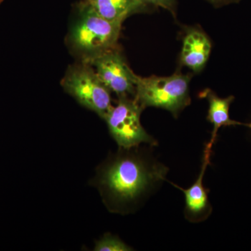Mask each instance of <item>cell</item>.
<instances>
[{"mask_svg":"<svg viewBox=\"0 0 251 251\" xmlns=\"http://www.w3.org/2000/svg\"><path fill=\"white\" fill-rule=\"evenodd\" d=\"M208 1H210L211 4H214V6H221L232 4V3L239 2L240 0H208Z\"/></svg>","mask_w":251,"mask_h":251,"instance_id":"cell-13","label":"cell"},{"mask_svg":"<svg viewBox=\"0 0 251 251\" xmlns=\"http://www.w3.org/2000/svg\"><path fill=\"white\" fill-rule=\"evenodd\" d=\"M62 85L79 103L103 120L113 106L110 91L87 63L82 62L69 68Z\"/></svg>","mask_w":251,"mask_h":251,"instance_id":"cell-4","label":"cell"},{"mask_svg":"<svg viewBox=\"0 0 251 251\" xmlns=\"http://www.w3.org/2000/svg\"><path fill=\"white\" fill-rule=\"evenodd\" d=\"M135 2L138 11L148 7H161L175 14L176 0H135Z\"/></svg>","mask_w":251,"mask_h":251,"instance_id":"cell-12","label":"cell"},{"mask_svg":"<svg viewBox=\"0 0 251 251\" xmlns=\"http://www.w3.org/2000/svg\"><path fill=\"white\" fill-rule=\"evenodd\" d=\"M73 25L69 43L74 52L86 62L117 47L121 23L112 22L87 11Z\"/></svg>","mask_w":251,"mask_h":251,"instance_id":"cell-2","label":"cell"},{"mask_svg":"<svg viewBox=\"0 0 251 251\" xmlns=\"http://www.w3.org/2000/svg\"><path fill=\"white\" fill-rule=\"evenodd\" d=\"M86 63L92 66L104 85L118 97L135 96L138 75L132 72L117 47Z\"/></svg>","mask_w":251,"mask_h":251,"instance_id":"cell-6","label":"cell"},{"mask_svg":"<svg viewBox=\"0 0 251 251\" xmlns=\"http://www.w3.org/2000/svg\"><path fill=\"white\" fill-rule=\"evenodd\" d=\"M191 76L175 74L171 76H137L135 100L143 109L156 107L177 116L191 103L189 82Z\"/></svg>","mask_w":251,"mask_h":251,"instance_id":"cell-3","label":"cell"},{"mask_svg":"<svg viewBox=\"0 0 251 251\" xmlns=\"http://www.w3.org/2000/svg\"><path fill=\"white\" fill-rule=\"evenodd\" d=\"M211 50V41L207 36L201 29L189 28L183 41L180 62L193 72L199 73L205 66Z\"/></svg>","mask_w":251,"mask_h":251,"instance_id":"cell-8","label":"cell"},{"mask_svg":"<svg viewBox=\"0 0 251 251\" xmlns=\"http://www.w3.org/2000/svg\"><path fill=\"white\" fill-rule=\"evenodd\" d=\"M166 167L151 164L138 155L125 153L108 162L98 176L99 187L115 204L134 202L156 183L163 181Z\"/></svg>","mask_w":251,"mask_h":251,"instance_id":"cell-1","label":"cell"},{"mask_svg":"<svg viewBox=\"0 0 251 251\" xmlns=\"http://www.w3.org/2000/svg\"><path fill=\"white\" fill-rule=\"evenodd\" d=\"M212 146L206 144L204 149V158L201 173L197 180L188 189L173 184L175 187L183 191L185 196V216L189 221L198 222L206 219L211 214V206L208 199L207 190L203 185V178L206 168L210 163V156Z\"/></svg>","mask_w":251,"mask_h":251,"instance_id":"cell-7","label":"cell"},{"mask_svg":"<svg viewBox=\"0 0 251 251\" xmlns=\"http://www.w3.org/2000/svg\"><path fill=\"white\" fill-rule=\"evenodd\" d=\"M143 108L129 97H119L118 102L104 120L109 131L120 148L129 150L141 143L156 145V141L147 133L140 122Z\"/></svg>","mask_w":251,"mask_h":251,"instance_id":"cell-5","label":"cell"},{"mask_svg":"<svg viewBox=\"0 0 251 251\" xmlns=\"http://www.w3.org/2000/svg\"><path fill=\"white\" fill-rule=\"evenodd\" d=\"M201 97L206 98L209 101V112L206 119L214 125L210 141L208 144L213 146L217 137L218 131L222 126L242 125L239 122L231 120L229 115V106L233 101V96L226 99L220 98L211 90H205L201 94Z\"/></svg>","mask_w":251,"mask_h":251,"instance_id":"cell-10","label":"cell"},{"mask_svg":"<svg viewBox=\"0 0 251 251\" xmlns=\"http://www.w3.org/2000/svg\"><path fill=\"white\" fill-rule=\"evenodd\" d=\"M80 11H90L107 21L121 23L130 14L138 11L135 0H85Z\"/></svg>","mask_w":251,"mask_h":251,"instance_id":"cell-9","label":"cell"},{"mask_svg":"<svg viewBox=\"0 0 251 251\" xmlns=\"http://www.w3.org/2000/svg\"><path fill=\"white\" fill-rule=\"evenodd\" d=\"M249 126L250 127V128H251V125H249Z\"/></svg>","mask_w":251,"mask_h":251,"instance_id":"cell-14","label":"cell"},{"mask_svg":"<svg viewBox=\"0 0 251 251\" xmlns=\"http://www.w3.org/2000/svg\"><path fill=\"white\" fill-rule=\"evenodd\" d=\"M95 251H129L133 249L120 238L111 234H106L96 242Z\"/></svg>","mask_w":251,"mask_h":251,"instance_id":"cell-11","label":"cell"}]
</instances>
